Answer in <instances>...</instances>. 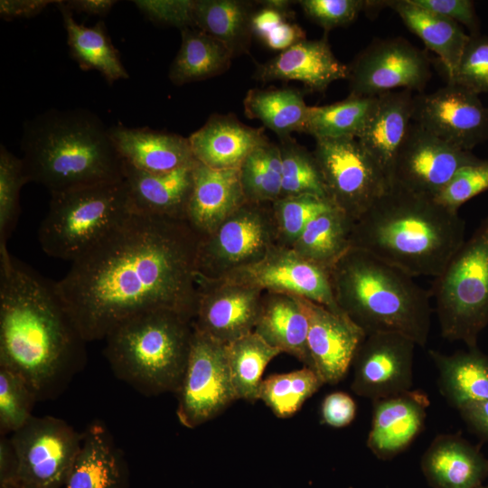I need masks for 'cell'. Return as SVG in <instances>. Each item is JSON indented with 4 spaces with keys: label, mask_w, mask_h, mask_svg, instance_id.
Listing matches in <instances>:
<instances>
[{
    "label": "cell",
    "mask_w": 488,
    "mask_h": 488,
    "mask_svg": "<svg viewBox=\"0 0 488 488\" xmlns=\"http://www.w3.org/2000/svg\"><path fill=\"white\" fill-rule=\"evenodd\" d=\"M430 294L441 335L477 348L488 324V216L435 277Z\"/></svg>",
    "instance_id": "cell-8"
},
{
    "label": "cell",
    "mask_w": 488,
    "mask_h": 488,
    "mask_svg": "<svg viewBox=\"0 0 488 488\" xmlns=\"http://www.w3.org/2000/svg\"><path fill=\"white\" fill-rule=\"evenodd\" d=\"M283 353L254 331L226 344V355L232 385L238 399L255 402L262 375L267 364Z\"/></svg>",
    "instance_id": "cell-37"
},
{
    "label": "cell",
    "mask_w": 488,
    "mask_h": 488,
    "mask_svg": "<svg viewBox=\"0 0 488 488\" xmlns=\"http://www.w3.org/2000/svg\"><path fill=\"white\" fill-rule=\"evenodd\" d=\"M27 178L21 157L0 146V248L6 247L20 213V192Z\"/></svg>",
    "instance_id": "cell-43"
},
{
    "label": "cell",
    "mask_w": 488,
    "mask_h": 488,
    "mask_svg": "<svg viewBox=\"0 0 488 488\" xmlns=\"http://www.w3.org/2000/svg\"><path fill=\"white\" fill-rule=\"evenodd\" d=\"M317 372L304 367L300 370L267 376L261 382L258 399L279 418L295 415L324 385Z\"/></svg>",
    "instance_id": "cell-39"
},
{
    "label": "cell",
    "mask_w": 488,
    "mask_h": 488,
    "mask_svg": "<svg viewBox=\"0 0 488 488\" xmlns=\"http://www.w3.org/2000/svg\"><path fill=\"white\" fill-rule=\"evenodd\" d=\"M330 277L338 306L366 335L399 333L426 345L430 292L413 277L354 248L335 263Z\"/></svg>",
    "instance_id": "cell-5"
},
{
    "label": "cell",
    "mask_w": 488,
    "mask_h": 488,
    "mask_svg": "<svg viewBox=\"0 0 488 488\" xmlns=\"http://www.w3.org/2000/svg\"><path fill=\"white\" fill-rule=\"evenodd\" d=\"M488 190V159L460 168L433 198L437 203L458 211L465 202Z\"/></svg>",
    "instance_id": "cell-47"
},
{
    "label": "cell",
    "mask_w": 488,
    "mask_h": 488,
    "mask_svg": "<svg viewBox=\"0 0 488 488\" xmlns=\"http://www.w3.org/2000/svg\"><path fill=\"white\" fill-rule=\"evenodd\" d=\"M36 395L19 375L0 366V436L21 428L32 417Z\"/></svg>",
    "instance_id": "cell-44"
},
{
    "label": "cell",
    "mask_w": 488,
    "mask_h": 488,
    "mask_svg": "<svg viewBox=\"0 0 488 488\" xmlns=\"http://www.w3.org/2000/svg\"><path fill=\"white\" fill-rule=\"evenodd\" d=\"M110 136L125 164L147 173H166L193 164L189 139L149 127H109Z\"/></svg>",
    "instance_id": "cell-24"
},
{
    "label": "cell",
    "mask_w": 488,
    "mask_h": 488,
    "mask_svg": "<svg viewBox=\"0 0 488 488\" xmlns=\"http://www.w3.org/2000/svg\"><path fill=\"white\" fill-rule=\"evenodd\" d=\"M308 320L307 346L314 369L324 384L347 374L366 334L346 314L299 297Z\"/></svg>",
    "instance_id": "cell-19"
},
{
    "label": "cell",
    "mask_w": 488,
    "mask_h": 488,
    "mask_svg": "<svg viewBox=\"0 0 488 488\" xmlns=\"http://www.w3.org/2000/svg\"><path fill=\"white\" fill-rule=\"evenodd\" d=\"M353 223L352 218L333 207L314 218L291 248L330 271L351 249Z\"/></svg>",
    "instance_id": "cell-36"
},
{
    "label": "cell",
    "mask_w": 488,
    "mask_h": 488,
    "mask_svg": "<svg viewBox=\"0 0 488 488\" xmlns=\"http://www.w3.org/2000/svg\"><path fill=\"white\" fill-rule=\"evenodd\" d=\"M279 140L282 170L280 197L311 194L328 199L313 152L299 145L292 136Z\"/></svg>",
    "instance_id": "cell-41"
},
{
    "label": "cell",
    "mask_w": 488,
    "mask_h": 488,
    "mask_svg": "<svg viewBox=\"0 0 488 488\" xmlns=\"http://www.w3.org/2000/svg\"><path fill=\"white\" fill-rule=\"evenodd\" d=\"M188 139L199 163L213 169H239L251 151L267 137L264 127H251L233 115L212 114Z\"/></svg>",
    "instance_id": "cell-25"
},
{
    "label": "cell",
    "mask_w": 488,
    "mask_h": 488,
    "mask_svg": "<svg viewBox=\"0 0 488 488\" xmlns=\"http://www.w3.org/2000/svg\"><path fill=\"white\" fill-rule=\"evenodd\" d=\"M21 151L28 183L51 194L124 179L109 127L87 109L52 108L25 121Z\"/></svg>",
    "instance_id": "cell-4"
},
{
    "label": "cell",
    "mask_w": 488,
    "mask_h": 488,
    "mask_svg": "<svg viewBox=\"0 0 488 488\" xmlns=\"http://www.w3.org/2000/svg\"><path fill=\"white\" fill-rule=\"evenodd\" d=\"M192 320L171 310L134 315L104 338L114 374L145 396L176 393L187 365Z\"/></svg>",
    "instance_id": "cell-6"
},
{
    "label": "cell",
    "mask_w": 488,
    "mask_h": 488,
    "mask_svg": "<svg viewBox=\"0 0 488 488\" xmlns=\"http://www.w3.org/2000/svg\"><path fill=\"white\" fill-rule=\"evenodd\" d=\"M305 39V33L301 26L293 21H286L276 26L261 42L266 47L280 52Z\"/></svg>",
    "instance_id": "cell-51"
},
{
    "label": "cell",
    "mask_w": 488,
    "mask_h": 488,
    "mask_svg": "<svg viewBox=\"0 0 488 488\" xmlns=\"http://www.w3.org/2000/svg\"><path fill=\"white\" fill-rule=\"evenodd\" d=\"M416 345L399 333L366 335L352 361V390L374 401L411 389Z\"/></svg>",
    "instance_id": "cell-17"
},
{
    "label": "cell",
    "mask_w": 488,
    "mask_h": 488,
    "mask_svg": "<svg viewBox=\"0 0 488 488\" xmlns=\"http://www.w3.org/2000/svg\"><path fill=\"white\" fill-rule=\"evenodd\" d=\"M406 27L434 52L444 65L447 80L454 74L470 39L461 25L424 9L411 0L386 1Z\"/></svg>",
    "instance_id": "cell-31"
},
{
    "label": "cell",
    "mask_w": 488,
    "mask_h": 488,
    "mask_svg": "<svg viewBox=\"0 0 488 488\" xmlns=\"http://www.w3.org/2000/svg\"><path fill=\"white\" fill-rule=\"evenodd\" d=\"M245 115L258 119L281 138L304 133L309 106L304 94L293 88L251 89L243 100Z\"/></svg>",
    "instance_id": "cell-35"
},
{
    "label": "cell",
    "mask_w": 488,
    "mask_h": 488,
    "mask_svg": "<svg viewBox=\"0 0 488 488\" xmlns=\"http://www.w3.org/2000/svg\"><path fill=\"white\" fill-rule=\"evenodd\" d=\"M9 488H26V487H23V486H13V487H9Z\"/></svg>",
    "instance_id": "cell-57"
},
{
    "label": "cell",
    "mask_w": 488,
    "mask_h": 488,
    "mask_svg": "<svg viewBox=\"0 0 488 488\" xmlns=\"http://www.w3.org/2000/svg\"><path fill=\"white\" fill-rule=\"evenodd\" d=\"M277 244L270 203L246 201L212 231L200 237L196 274L221 279L259 261Z\"/></svg>",
    "instance_id": "cell-9"
},
{
    "label": "cell",
    "mask_w": 488,
    "mask_h": 488,
    "mask_svg": "<svg viewBox=\"0 0 488 488\" xmlns=\"http://www.w3.org/2000/svg\"><path fill=\"white\" fill-rule=\"evenodd\" d=\"M175 394L177 418L188 428L215 418L237 400L226 344L193 329L187 365Z\"/></svg>",
    "instance_id": "cell-12"
},
{
    "label": "cell",
    "mask_w": 488,
    "mask_h": 488,
    "mask_svg": "<svg viewBox=\"0 0 488 488\" xmlns=\"http://www.w3.org/2000/svg\"><path fill=\"white\" fill-rule=\"evenodd\" d=\"M59 3L70 12L85 13L90 15L106 16L117 1L114 0H69Z\"/></svg>",
    "instance_id": "cell-55"
},
{
    "label": "cell",
    "mask_w": 488,
    "mask_h": 488,
    "mask_svg": "<svg viewBox=\"0 0 488 488\" xmlns=\"http://www.w3.org/2000/svg\"><path fill=\"white\" fill-rule=\"evenodd\" d=\"M263 293L226 279L197 276L193 329L224 344L253 332Z\"/></svg>",
    "instance_id": "cell-18"
},
{
    "label": "cell",
    "mask_w": 488,
    "mask_h": 488,
    "mask_svg": "<svg viewBox=\"0 0 488 488\" xmlns=\"http://www.w3.org/2000/svg\"><path fill=\"white\" fill-rule=\"evenodd\" d=\"M375 99L349 94L335 103L309 107L304 133L315 139L357 138L371 115Z\"/></svg>",
    "instance_id": "cell-38"
},
{
    "label": "cell",
    "mask_w": 488,
    "mask_h": 488,
    "mask_svg": "<svg viewBox=\"0 0 488 488\" xmlns=\"http://www.w3.org/2000/svg\"><path fill=\"white\" fill-rule=\"evenodd\" d=\"M254 5L242 0H194L195 28L223 43L233 56L249 52Z\"/></svg>",
    "instance_id": "cell-33"
},
{
    "label": "cell",
    "mask_w": 488,
    "mask_h": 488,
    "mask_svg": "<svg viewBox=\"0 0 488 488\" xmlns=\"http://www.w3.org/2000/svg\"><path fill=\"white\" fill-rule=\"evenodd\" d=\"M313 154L328 199L354 221L389 183L355 137L315 139Z\"/></svg>",
    "instance_id": "cell-10"
},
{
    "label": "cell",
    "mask_w": 488,
    "mask_h": 488,
    "mask_svg": "<svg viewBox=\"0 0 488 488\" xmlns=\"http://www.w3.org/2000/svg\"><path fill=\"white\" fill-rule=\"evenodd\" d=\"M465 241L458 211L432 197L389 183L353 223L351 248L363 250L411 277H436Z\"/></svg>",
    "instance_id": "cell-3"
},
{
    "label": "cell",
    "mask_w": 488,
    "mask_h": 488,
    "mask_svg": "<svg viewBox=\"0 0 488 488\" xmlns=\"http://www.w3.org/2000/svg\"><path fill=\"white\" fill-rule=\"evenodd\" d=\"M417 5L464 25L469 35L480 33V22L472 0H411Z\"/></svg>",
    "instance_id": "cell-49"
},
{
    "label": "cell",
    "mask_w": 488,
    "mask_h": 488,
    "mask_svg": "<svg viewBox=\"0 0 488 488\" xmlns=\"http://www.w3.org/2000/svg\"><path fill=\"white\" fill-rule=\"evenodd\" d=\"M305 14L325 33L352 23L360 13L375 14L387 6L386 1L374 0H301Z\"/></svg>",
    "instance_id": "cell-45"
},
{
    "label": "cell",
    "mask_w": 488,
    "mask_h": 488,
    "mask_svg": "<svg viewBox=\"0 0 488 488\" xmlns=\"http://www.w3.org/2000/svg\"><path fill=\"white\" fill-rule=\"evenodd\" d=\"M348 69L349 94L359 97L399 89L422 91L431 77L427 55L402 37L372 41Z\"/></svg>",
    "instance_id": "cell-13"
},
{
    "label": "cell",
    "mask_w": 488,
    "mask_h": 488,
    "mask_svg": "<svg viewBox=\"0 0 488 488\" xmlns=\"http://www.w3.org/2000/svg\"><path fill=\"white\" fill-rule=\"evenodd\" d=\"M480 160L412 123L398 154L389 183L434 198L465 165Z\"/></svg>",
    "instance_id": "cell-15"
},
{
    "label": "cell",
    "mask_w": 488,
    "mask_h": 488,
    "mask_svg": "<svg viewBox=\"0 0 488 488\" xmlns=\"http://www.w3.org/2000/svg\"><path fill=\"white\" fill-rule=\"evenodd\" d=\"M413 111L414 96L410 90H394L377 96L371 115L356 138L389 183L398 154L413 123Z\"/></svg>",
    "instance_id": "cell-22"
},
{
    "label": "cell",
    "mask_w": 488,
    "mask_h": 488,
    "mask_svg": "<svg viewBox=\"0 0 488 488\" xmlns=\"http://www.w3.org/2000/svg\"><path fill=\"white\" fill-rule=\"evenodd\" d=\"M270 206L277 245L289 248L314 218L335 207L330 200L311 194L280 197Z\"/></svg>",
    "instance_id": "cell-42"
},
{
    "label": "cell",
    "mask_w": 488,
    "mask_h": 488,
    "mask_svg": "<svg viewBox=\"0 0 488 488\" xmlns=\"http://www.w3.org/2000/svg\"><path fill=\"white\" fill-rule=\"evenodd\" d=\"M476 488H488V484H486V485L481 484L480 486H478V487H476Z\"/></svg>",
    "instance_id": "cell-56"
},
{
    "label": "cell",
    "mask_w": 488,
    "mask_h": 488,
    "mask_svg": "<svg viewBox=\"0 0 488 488\" xmlns=\"http://www.w3.org/2000/svg\"><path fill=\"white\" fill-rule=\"evenodd\" d=\"M447 82L477 95L488 93V34L470 35L460 61Z\"/></svg>",
    "instance_id": "cell-46"
},
{
    "label": "cell",
    "mask_w": 488,
    "mask_h": 488,
    "mask_svg": "<svg viewBox=\"0 0 488 488\" xmlns=\"http://www.w3.org/2000/svg\"><path fill=\"white\" fill-rule=\"evenodd\" d=\"M348 65L333 54L327 36L302 40L272 59L257 63L253 78L267 83L297 80L315 92H324L333 82L347 79Z\"/></svg>",
    "instance_id": "cell-20"
},
{
    "label": "cell",
    "mask_w": 488,
    "mask_h": 488,
    "mask_svg": "<svg viewBox=\"0 0 488 488\" xmlns=\"http://www.w3.org/2000/svg\"><path fill=\"white\" fill-rule=\"evenodd\" d=\"M247 202L271 203L281 196V156L278 145L268 139L255 147L239 167Z\"/></svg>",
    "instance_id": "cell-40"
},
{
    "label": "cell",
    "mask_w": 488,
    "mask_h": 488,
    "mask_svg": "<svg viewBox=\"0 0 488 488\" xmlns=\"http://www.w3.org/2000/svg\"><path fill=\"white\" fill-rule=\"evenodd\" d=\"M61 11L67 32V42L73 59L83 70H97L109 84L128 79V73L121 62L119 53L111 42L103 21L87 27L78 23L72 12L55 3Z\"/></svg>",
    "instance_id": "cell-32"
},
{
    "label": "cell",
    "mask_w": 488,
    "mask_h": 488,
    "mask_svg": "<svg viewBox=\"0 0 488 488\" xmlns=\"http://www.w3.org/2000/svg\"><path fill=\"white\" fill-rule=\"evenodd\" d=\"M16 455L9 436L0 437V483L1 488L14 485L16 477Z\"/></svg>",
    "instance_id": "cell-54"
},
{
    "label": "cell",
    "mask_w": 488,
    "mask_h": 488,
    "mask_svg": "<svg viewBox=\"0 0 488 488\" xmlns=\"http://www.w3.org/2000/svg\"><path fill=\"white\" fill-rule=\"evenodd\" d=\"M199 239L186 220L135 211L72 261L55 286L83 339L102 340L148 311L171 310L192 322Z\"/></svg>",
    "instance_id": "cell-1"
},
{
    "label": "cell",
    "mask_w": 488,
    "mask_h": 488,
    "mask_svg": "<svg viewBox=\"0 0 488 488\" xmlns=\"http://www.w3.org/2000/svg\"><path fill=\"white\" fill-rule=\"evenodd\" d=\"M221 279L253 286L262 292L303 297L334 313L344 314L336 303L330 271L289 247L277 244L259 261Z\"/></svg>",
    "instance_id": "cell-14"
},
{
    "label": "cell",
    "mask_w": 488,
    "mask_h": 488,
    "mask_svg": "<svg viewBox=\"0 0 488 488\" xmlns=\"http://www.w3.org/2000/svg\"><path fill=\"white\" fill-rule=\"evenodd\" d=\"M413 122L465 151L488 139V108L477 94L452 82L414 97Z\"/></svg>",
    "instance_id": "cell-16"
},
{
    "label": "cell",
    "mask_w": 488,
    "mask_h": 488,
    "mask_svg": "<svg viewBox=\"0 0 488 488\" xmlns=\"http://www.w3.org/2000/svg\"><path fill=\"white\" fill-rule=\"evenodd\" d=\"M134 4L155 23L174 26L180 30L195 28L194 0H137Z\"/></svg>",
    "instance_id": "cell-48"
},
{
    "label": "cell",
    "mask_w": 488,
    "mask_h": 488,
    "mask_svg": "<svg viewBox=\"0 0 488 488\" xmlns=\"http://www.w3.org/2000/svg\"><path fill=\"white\" fill-rule=\"evenodd\" d=\"M126 465L119 448L100 422L82 434L80 448L63 488H125Z\"/></svg>",
    "instance_id": "cell-29"
},
{
    "label": "cell",
    "mask_w": 488,
    "mask_h": 488,
    "mask_svg": "<svg viewBox=\"0 0 488 488\" xmlns=\"http://www.w3.org/2000/svg\"><path fill=\"white\" fill-rule=\"evenodd\" d=\"M428 354L438 372L440 393L453 407L488 399V356L477 348L447 355L435 350Z\"/></svg>",
    "instance_id": "cell-30"
},
{
    "label": "cell",
    "mask_w": 488,
    "mask_h": 488,
    "mask_svg": "<svg viewBox=\"0 0 488 488\" xmlns=\"http://www.w3.org/2000/svg\"><path fill=\"white\" fill-rule=\"evenodd\" d=\"M321 414L324 424L333 427H343L354 419L356 404L349 394L333 392L324 399Z\"/></svg>",
    "instance_id": "cell-50"
},
{
    "label": "cell",
    "mask_w": 488,
    "mask_h": 488,
    "mask_svg": "<svg viewBox=\"0 0 488 488\" xmlns=\"http://www.w3.org/2000/svg\"><path fill=\"white\" fill-rule=\"evenodd\" d=\"M9 438L17 461L14 486L64 487L80 448L82 434L62 419L33 416Z\"/></svg>",
    "instance_id": "cell-11"
},
{
    "label": "cell",
    "mask_w": 488,
    "mask_h": 488,
    "mask_svg": "<svg viewBox=\"0 0 488 488\" xmlns=\"http://www.w3.org/2000/svg\"><path fill=\"white\" fill-rule=\"evenodd\" d=\"M245 202L239 169H213L196 161L186 221L200 237L212 231Z\"/></svg>",
    "instance_id": "cell-23"
},
{
    "label": "cell",
    "mask_w": 488,
    "mask_h": 488,
    "mask_svg": "<svg viewBox=\"0 0 488 488\" xmlns=\"http://www.w3.org/2000/svg\"><path fill=\"white\" fill-rule=\"evenodd\" d=\"M372 402L367 446L379 459L389 460L407 449L422 430L429 399L421 389H409Z\"/></svg>",
    "instance_id": "cell-21"
},
{
    "label": "cell",
    "mask_w": 488,
    "mask_h": 488,
    "mask_svg": "<svg viewBox=\"0 0 488 488\" xmlns=\"http://www.w3.org/2000/svg\"><path fill=\"white\" fill-rule=\"evenodd\" d=\"M254 332L314 370L307 346L308 320L298 296L264 292Z\"/></svg>",
    "instance_id": "cell-28"
},
{
    "label": "cell",
    "mask_w": 488,
    "mask_h": 488,
    "mask_svg": "<svg viewBox=\"0 0 488 488\" xmlns=\"http://www.w3.org/2000/svg\"><path fill=\"white\" fill-rule=\"evenodd\" d=\"M195 163L157 174L144 172L124 163V181L134 211L186 220Z\"/></svg>",
    "instance_id": "cell-26"
},
{
    "label": "cell",
    "mask_w": 488,
    "mask_h": 488,
    "mask_svg": "<svg viewBox=\"0 0 488 488\" xmlns=\"http://www.w3.org/2000/svg\"><path fill=\"white\" fill-rule=\"evenodd\" d=\"M458 410L467 426L488 442V399L467 404Z\"/></svg>",
    "instance_id": "cell-53"
},
{
    "label": "cell",
    "mask_w": 488,
    "mask_h": 488,
    "mask_svg": "<svg viewBox=\"0 0 488 488\" xmlns=\"http://www.w3.org/2000/svg\"><path fill=\"white\" fill-rule=\"evenodd\" d=\"M134 212L124 179L52 193L38 229L39 243L50 257L72 262Z\"/></svg>",
    "instance_id": "cell-7"
},
{
    "label": "cell",
    "mask_w": 488,
    "mask_h": 488,
    "mask_svg": "<svg viewBox=\"0 0 488 488\" xmlns=\"http://www.w3.org/2000/svg\"><path fill=\"white\" fill-rule=\"evenodd\" d=\"M420 465L433 488H476L488 476V460L458 435L436 436Z\"/></svg>",
    "instance_id": "cell-27"
},
{
    "label": "cell",
    "mask_w": 488,
    "mask_h": 488,
    "mask_svg": "<svg viewBox=\"0 0 488 488\" xmlns=\"http://www.w3.org/2000/svg\"><path fill=\"white\" fill-rule=\"evenodd\" d=\"M79 329L50 281L0 248V366L38 400L56 397L86 361Z\"/></svg>",
    "instance_id": "cell-2"
},
{
    "label": "cell",
    "mask_w": 488,
    "mask_h": 488,
    "mask_svg": "<svg viewBox=\"0 0 488 488\" xmlns=\"http://www.w3.org/2000/svg\"><path fill=\"white\" fill-rule=\"evenodd\" d=\"M181 35V47L168 73L173 84L207 80L229 70L234 56L220 41L197 28H184Z\"/></svg>",
    "instance_id": "cell-34"
},
{
    "label": "cell",
    "mask_w": 488,
    "mask_h": 488,
    "mask_svg": "<svg viewBox=\"0 0 488 488\" xmlns=\"http://www.w3.org/2000/svg\"><path fill=\"white\" fill-rule=\"evenodd\" d=\"M53 0H1L0 15L5 20L31 18L40 14Z\"/></svg>",
    "instance_id": "cell-52"
}]
</instances>
